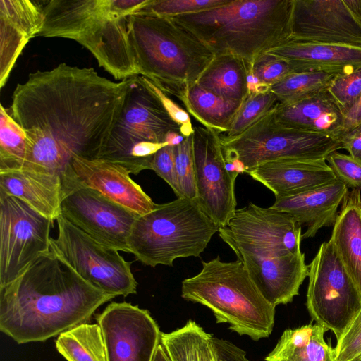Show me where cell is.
<instances>
[{"label": "cell", "instance_id": "6da1fadb", "mask_svg": "<svg viewBox=\"0 0 361 361\" xmlns=\"http://www.w3.org/2000/svg\"><path fill=\"white\" fill-rule=\"evenodd\" d=\"M135 76L115 82L64 63L30 73L8 109L27 137L22 169L62 175L75 156L97 159Z\"/></svg>", "mask_w": 361, "mask_h": 361}, {"label": "cell", "instance_id": "7a4b0ae2", "mask_svg": "<svg viewBox=\"0 0 361 361\" xmlns=\"http://www.w3.org/2000/svg\"><path fill=\"white\" fill-rule=\"evenodd\" d=\"M114 298L84 280L50 250L0 287V330L18 344L45 341L85 323Z\"/></svg>", "mask_w": 361, "mask_h": 361}, {"label": "cell", "instance_id": "3957f363", "mask_svg": "<svg viewBox=\"0 0 361 361\" xmlns=\"http://www.w3.org/2000/svg\"><path fill=\"white\" fill-rule=\"evenodd\" d=\"M293 0H228L172 18L215 55L231 54L250 65L290 38Z\"/></svg>", "mask_w": 361, "mask_h": 361}, {"label": "cell", "instance_id": "277c9868", "mask_svg": "<svg viewBox=\"0 0 361 361\" xmlns=\"http://www.w3.org/2000/svg\"><path fill=\"white\" fill-rule=\"evenodd\" d=\"M138 74L180 99L215 54L171 17L137 13L127 17Z\"/></svg>", "mask_w": 361, "mask_h": 361}, {"label": "cell", "instance_id": "5b68a950", "mask_svg": "<svg viewBox=\"0 0 361 361\" xmlns=\"http://www.w3.org/2000/svg\"><path fill=\"white\" fill-rule=\"evenodd\" d=\"M202 265L197 274L182 281V298L206 306L217 323L240 335L255 341L268 337L276 307L263 297L243 263L222 262L217 256Z\"/></svg>", "mask_w": 361, "mask_h": 361}, {"label": "cell", "instance_id": "8992f818", "mask_svg": "<svg viewBox=\"0 0 361 361\" xmlns=\"http://www.w3.org/2000/svg\"><path fill=\"white\" fill-rule=\"evenodd\" d=\"M219 228L195 200L177 197L136 219L129 253L147 266L173 267L176 259L200 257Z\"/></svg>", "mask_w": 361, "mask_h": 361}, {"label": "cell", "instance_id": "52a82bcc", "mask_svg": "<svg viewBox=\"0 0 361 361\" xmlns=\"http://www.w3.org/2000/svg\"><path fill=\"white\" fill-rule=\"evenodd\" d=\"M180 133L175 122L142 75H135L120 115L95 159L119 165L130 174L151 169L155 153L168 133Z\"/></svg>", "mask_w": 361, "mask_h": 361}, {"label": "cell", "instance_id": "ba28073f", "mask_svg": "<svg viewBox=\"0 0 361 361\" xmlns=\"http://www.w3.org/2000/svg\"><path fill=\"white\" fill-rule=\"evenodd\" d=\"M272 111L238 135L220 137L226 161L240 160L246 173L271 161L326 159L330 154L342 149L336 137L300 131L279 124L274 119Z\"/></svg>", "mask_w": 361, "mask_h": 361}, {"label": "cell", "instance_id": "9c48e42d", "mask_svg": "<svg viewBox=\"0 0 361 361\" xmlns=\"http://www.w3.org/2000/svg\"><path fill=\"white\" fill-rule=\"evenodd\" d=\"M50 250L84 280L115 297L137 293L130 263L116 249L106 246L75 226L61 214Z\"/></svg>", "mask_w": 361, "mask_h": 361}, {"label": "cell", "instance_id": "30bf717a", "mask_svg": "<svg viewBox=\"0 0 361 361\" xmlns=\"http://www.w3.org/2000/svg\"><path fill=\"white\" fill-rule=\"evenodd\" d=\"M309 267L306 305L317 324L336 339L361 307V293L331 243H323Z\"/></svg>", "mask_w": 361, "mask_h": 361}, {"label": "cell", "instance_id": "8fae6325", "mask_svg": "<svg viewBox=\"0 0 361 361\" xmlns=\"http://www.w3.org/2000/svg\"><path fill=\"white\" fill-rule=\"evenodd\" d=\"M218 233L236 256L271 258L301 251V226L289 214L271 207L249 203L236 209Z\"/></svg>", "mask_w": 361, "mask_h": 361}, {"label": "cell", "instance_id": "7c38bea8", "mask_svg": "<svg viewBox=\"0 0 361 361\" xmlns=\"http://www.w3.org/2000/svg\"><path fill=\"white\" fill-rule=\"evenodd\" d=\"M53 222L21 200L0 195V287L15 281L50 250Z\"/></svg>", "mask_w": 361, "mask_h": 361}, {"label": "cell", "instance_id": "4fadbf2b", "mask_svg": "<svg viewBox=\"0 0 361 361\" xmlns=\"http://www.w3.org/2000/svg\"><path fill=\"white\" fill-rule=\"evenodd\" d=\"M61 214L97 242L129 252L128 238L140 216L97 191L61 175Z\"/></svg>", "mask_w": 361, "mask_h": 361}, {"label": "cell", "instance_id": "5bb4252c", "mask_svg": "<svg viewBox=\"0 0 361 361\" xmlns=\"http://www.w3.org/2000/svg\"><path fill=\"white\" fill-rule=\"evenodd\" d=\"M191 137L197 189L195 200L220 228L226 226L236 210L235 182L239 174L226 167L219 134L195 126Z\"/></svg>", "mask_w": 361, "mask_h": 361}, {"label": "cell", "instance_id": "9a60e30c", "mask_svg": "<svg viewBox=\"0 0 361 361\" xmlns=\"http://www.w3.org/2000/svg\"><path fill=\"white\" fill-rule=\"evenodd\" d=\"M289 41L361 48V0H293Z\"/></svg>", "mask_w": 361, "mask_h": 361}, {"label": "cell", "instance_id": "2e32d148", "mask_svg": "<svg viewBox=\"0 0 361 361\" xmlns=\"http://www.w3.org/2000/svg\"><path fill=\"white\" fill-rule=\"evenodd\" d=\"M96 319L107 361H153L161 332L148 310L130 302H113Z\"/></svg>", "mask_w": 361, "mask_h": 361}, {"label": "cell", "instance_id": "e0dca14e", "mask_svg": "<svg viewBox=\"0 0 361 361\" xmlns=\"http://www.w3.org/2000/svg\"><path fill=\"white\" fill-rule=\"evenodd\" d=\"M63 174L140 216L157 204L130 178L128 170L115 164L75 156Z\"/></svg>", "mask_w": 361, "mask_h": 361}, {"label": "cell", "instance_id": "ac0fdd59", "mask_svg": "<svg viewBox=\"0 0 361 361\" xmlns=\"http://www.w3.org/2000/svg\"><path fill=\"white\" fill-rule=\"evenodd\" d=\"M237 260L243 263L261 294L274 307L292 302L308 276L309 267L301 251L271 258L242 255L237 256Z\"/></svg>", "mask_w": 361, "mask_h": 361}, {"label": "cell", "instance_id": "d6986e66", "mask_svg": "<svg viewBox=\"0 0 361 361\" xmlns=\"http://www.w3.org/2000/svg\"><path fill=\"white\" fill-rule=\"evenodd\" d=\"M127 17L102 16L75 39L93 54L100 66L121 81L139 75L128 37Z\"/></svg>", "mask_w": 361, "mask_h": 361}, {"label": "cell", "instance_id": "ffe728a7", "mask_svg": "<svg viewBox=\"0 0 361 361\" xmlns=\"http://www.w3.org/2000/svg\"><path fill=\"white\" fill-rule=\"evenodd\" d=\"M246 173L272 191L275 198L298 195L336 180L326 159L271 161Z\"/></svg>", "mask_w": 361, "mask_h": 361}, {"label": "cell", "instance_id": "44dd1931", "mask_svg": "<svg viewBox=\"0 0 361 361\" xmlns=\"http://www.w3.org/2000/svg\"><path fill=\"white\" fill-rule=\"evenodd\" d=\"M339 180L289 197L276 198L271 207L291 215L307 229L302 239L312 238L319 229L334 226L338 208L348 192Z\"/></svg>", "mask_w": 361, "mask_h": 361}, {"label": "cell", "instance_id": "7402d4cb", "mask_svg": "<svg viewBox=\"0 0 361 361\" xmlns=\"http://www.w3.org/2000/svg\"><path fill=\"white\" fill-rule=\"evenodd\" d=\"M0 195L18 198L40 214L56 221L61 215V175L25 169L0 171Z\"/></svg>", "mask_w": 361, "mask_h": 361}, {"label": "cell", "instance_id": "603a6c76", "mask_svg": "<svg viewBox=\"0 0 361 361\" xmlns=\"http://www.w3.org/2000/svg\"><path fill=\"white\" fill-rule=\"evenodd\" d=\"M288 61L295 73H345L361 68V48L341 44L289 41L267 51Z\"/></svg>", "mask_w": 361, "mask_h": 361}, {"label": "cell", "instance_id": "cb8c5ba5", "mask_svg": "<svg viewBox=\"0 0 361 361\" xmlns=\"http://www.w3.org/2000/svg\"><path fill=\"white\" fill-rule=\"evenodd\" d=\"M272 115L283 126L336 137L343 120V114L327 90L294 102L279 103Z\"/></svg>", "mask_w": 361, "mask_h": 361}, {"label": "cell", "instance_id": "d4e9b609", "mask_svg": "<svg viewBox=\"0 0 361 361\" xmlns=\"http://www.w3.org/2000/svg\"><path fill=\"white\" fill-rule=\"evenodd\" d=\"M361 190H351L343 200L329 241L361 293Z\"/></svg>", "mask_w": 361, "mask_h": 361}, {"label": "cell", "instance_id": "484cf974", "mask_svg": "<svg viewBox=\"0 0 361 361\" xmlns=\"http://www.w3.org/2000/svg\"><path fill=\"white\" fill-rule=\"evenodd\" d=\"M102 16V0L46 1L42 27L37 36L75 41Z\"/></svg>", "mask_w": 361, "mask_h": 361}, {"label": "cell", "instance_id": "4316f807", "mask_svg": "<svg viewBox=\"0 0 361 361\" xmlns=\"http://www.w3.org/2000/svg\"><path fill=\"white\" fill-rule=\"evenodd\" d=\"M250 64L231 54L215 55L198 79L202 88L232 103L241 104L249 94Z\"/></svg>", "mask_w": 361, "mask_h": 361}, {"label": "cell", "instance_id": "83f0119b", "mask_svg": "<svg viewBox=\"0 0 361 361\" xmlns=\"http://www.w3.org/2000/svg\"><path fill=\"white\" fill-rule=\"evenodd\" d=\"M326 331L311 323L287 329L264 361H335V350L324 340Z\"/></svg>", "mask_w": 361, "mask_h": 361}, {"label": "cell", "instance_id": "f1b7e54d", "mask_svg": "<svg viewBox=\"0 0 361 361\" xmlns=\"http://www.w3.org/2000/svg\"><path fill=\"white\" fill-rule=\"evenodd\" d=\"M213 338L189 319L181 328L161 332V345L170 361H218Z\"/></svg>", "mask_w": 361, "mask_h": 361}, {"label": "cell", "instance_id": "f546056e", "mask_svg": "<svg viewBox=\"0 0 361 361\" xmlns=\"http://www.w3.org/2000/svg\"><path fill=\"white\" fill-rule=\"evenodd\" d=\"M179 99L187 112L202 126L219 135L228 130L241 105L227 102L197 83L188 87Z\"/></svg>", "mask_w": 361, "mask_h": 361}, {"label": "cell", "instance_id": "4dcf8cb0", "mask_svg": "<svg viewBox=\"0 0 361 361\" xmlns=\"http://www.w3.org/2000/svg\"><path fill=\"white\" fill-rule=\"evenodd\" d=\"M55 343L56 350L67 361H107L98 324H80L61 333Z\"/></svg>", "mask_w": 361, "mask_h": 361}, {"label": "cell", "instance_id": "1f68e13d", "mask_svg": "<svg viewBox=\"0 0 361 361\" xmlns=\"http://www.w3.org/2000/svg\"><path fill=\"white\" fill-rule=\"evenodd\" d=\"M337 74L324 71L295 72L271 85L270 90L280 104L291 103L326 90Z\"/></svg>", "mask_w": 361, "mask_h": 361}, {"label": "cell", "instance_id": "d6a6232c", "mask_svg": "<svg viewBox=\"0 0 361 361\" xmlns=\"http://www.w3.org/2000/svg\"><path fill=\"white\" fill-rule=\"evenodd\" d=\"M27 154V137L23 129L0 106V171L20 169Z\"/></svg>", "mask_w": 361, "mask_h": 361}, {"label": "cell", "instance_id": "836d02e7", "mask_svg": "<svg viewBox=\"0 0 361 361\" xmlns=\"http://www.w3.org/2000/svg\"><path fill=\"white\" fill-rule=\"evenodd\" d=\"M46 1L0 0V19L30 39L37 37L43 23Z\"/></svg>", "mask_w": 361, "mask_h": 361}, {"label": "cell", "instance_id": "e575fe53", "mask_svg": "<svg viewBox=\"0 0 361 361\" xmlns=\"http://www.w3.org/2000/svg\"><path fill=\"white\" fill-rule=\"evenodd\" d=\"M279 104L277 97L270 90L249 93L235 114L228 130L219 135L220 137L228 139L238 135Z\"/></svg>", "mask_w": 361, "mask_h": 361}, {"label": "cell", "instance_id": "d590c367", "mask_svg": "<svg viewBox=\"0 0 361 361\" xmlns=\"http://www.w3.org/2000/svg\"><path fill=\"white\" fill-rule=\"evenodd\" d=\"M228 1V0H148L147 3L134 14L149 13L174 17L206 11Z\"/></svg>", "mask_w": 361, "mask_h": 361}, {"label": "cell", "instance_id": "8d00e7d4", "mask_svg": "<svg viewBox=\"0 0 361 361\" xmlns=\"http://www.w3.org/2000/svg\"><path fill=\"white\" fill-rule=\"evenodd\" d=\"M175 172L179 197L195 200L197 189L191 135L175 146Z\"/></svg>", "mask_w": 361, "mask_h": 361}, {"label": "cell", "instance_id": "74e56055", "mask_svg": "<svg viewBox=\"0 0 361 361\" xmlns=\"http://www.w3.org/2000/svg\"><path fill=\"white\" fill-rule=\"evenodd\" d=\"M1 71L0 87H2L21 51L30 40L15 27L0 19Z\"/></svg>", "mask_w": 361, "mask_h": 361}, {"label": "cell", "instance_id": "f35d334b", "mask_svg": "<svg viewBox=\"0 0 361 361\" xmlns=\"http://www.w3.org/2000/svg\"><path fill=\"white\" fill-rule=\"evenodd\" d=\"M326 90L344 116L361 97V68L337 74Z\"/></svg>", "mask_w": 361, "mask_h": 361}, {"label": "cell", "instance_id": "ab89813d", "mask_svg": "<svg viewBox=\"0 0 361 361\" xmlns=\"http://www.w3.org/2000/svg\"><path fill=\"white\" fill-rule=\"evenodd\" d=\"M293 73L294 68L288 61L267 52L258 56L250 65V74L259 85L269 87Z\"/></svg>", "mask_w": 361, "mask_h": 361}, {"label": "cell", "instance_id": "60d3db41", "mask_svg": "<svg viewBox=\"0 0 361 361\" xmlns=\"http://www.w3.org/2000/svg\"><path fill=\"white\" fill-rule=\"evenodd\" d=\"M326 160L336 179L348 189L361 190V160L338 151L330 154Z\"/></svg>", "mask_w": 361, "mask_h": 361}, {"label": "cell", "instance_id": "b9f144b4", "mask_svg": "<svg viewBox=\"0 0 361 361\" xmlns=\"http://www.w3.org/2000/svg\"><path fill=\"white\" fill-rule=\"evenodd\" d=\"M335 361H352L361 353V307L337 338Z\"/></svg>", "mask_w": 361, "mask_h": 361}, {"label": "cell", "instance_id": "7bdbcfd3", "mask_svg": "<svg viewBox=\"0 0 361 361\" xmlns=\"http://www.w3.org/2000/svg\"><path fill=\"white\" fill-rule=\"evenodd\" d=\"M143 79L147 85L159 99L172 119L180 125V134L185 137L192 135L194 132V126L192 124L190 117L187 111L173 102L171 97L168 96L167 93L152 80L145 77H143Z\"/></svg>", "mask_w": 361, "mask_h": 361}, {"label": "cell", "instance_id": "ee69618b", "mask_svg": "<svg viewBox=\"0 0 361 361\" xmlns=\"http://www.w3.org/2000/svg\"><path fill=\"white\" fill-rule=\"evenodd\" d=\"M151 170L166 182L179 197L175 172V146L166 145L159 149L154 156Z\"/></svg>", "mask_w": 361, "mask_h": 361}, {"label": "cell", "instance_id": "f6af8a7d", "mask_svg": "<svg viewBox=\"0 0 361 361\" xmlns=\"http://www.w3.org/2000/svg\"><path fill=\"white\" fill-rule=\"evenodd\" d=\"M148 0H102V13L105 17L123 18L134 14Z\"/></svg>", "mask_w": 361, "mask_h": 361}, {"label": "cell", "instance_id": "bcb514c9", "mask_svg": "<svg viewBox=\"0 0 361 361\" xmlns=\"http://www.w3.org/2000/svg\"><path fill=\"white\" fill-rule=\"evenodd\" d=\"M218 361H250L246 353L227 340L214 337Z\"/></svg>", "mask_w": 361, "mask_h": 361}, {"label": "cell", "instance_id": "7dc6e473", "mask_svg": "<svg viewBox=\"0 0 361 361\" xmlns=\"http://www.w3.org/2000/svg\"><path fill=\"white\" fill-rule=\"evenodd\" d=\"M342 149L352 157L361 160V124L341 133L338 136Z\"/></svg>", "mask_w": 361, "mask_h": 361}, {"label": "cell", "instance_id": "c3c4849f", "mask_svg": "<svg viewBox=\"0 0 361 361\" xmlns=\"http://www.w3.org/2000/svg\"><path fill=\"white\" fill-rule=\"evenodd\" d=\"M361 124V97L351 109L344 115L338 136Z\"/></svg>", "mask_w": 361, "mask_h": 361}, {"label": "cell", "instance_id": "681fc988", "mask_svg": "<svg viewBox=\"0 0 361 361\" xmlns=\"http://www.w3.org/2000/svg\"><path fill=\"white\" fill-rule=\"evenodd\" d=\"M185 137L178 133L171 132L167 134L165 142H168L171 146H177L185 140Z\"/></svg>", "mask_w": 361, "mask_h": 361}, {"label": "cell", "instance_id": "f907efd6", "mask_svg": "<svg viewBox=\"0 0 361 361\" xmlns=\"http://www.w3.org/2000/svg\"><path fill=\"white\" fill-rule=\"evenodd\" d=\"M153 361H170L161 343L157 349Z\"/></svg>", "mask_w": 361, "mask_h": 361}, {"label": "cell", "instance_id": "816d5d0a", "mask_svg": "<svg viewBox=\"0 0 361 361\" xmlns=\"http://www.w3.org/2000/svg\"><path fill=\"white\" fill-rule=\"evenodd\" d=\"M352 361H361V353Z\"/></svg>", "mask_w": 361, "mask_h": 361}]
</instances>
